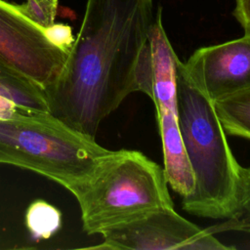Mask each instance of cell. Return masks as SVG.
Wrapping results in <instances>:
<instances>
[{"label":"cell","mask_w":250,"mask_h":250,"mask_svg":"<svg viewBox=\"0 0 250 250\" xmlns=\"http://www.w3.org/2000/svg\"><path fill=\"white\" fill-rule=\"evenodd\" d=\"M67 54L46 38L17 4L0 0V62L43 91L59 76Z\"/></svg>","instance_id":"obj_7"},{"label":"cell","mask_w":250,"mask_h":250,"mask_svg":"<svg viewBox=\"0 0 250 250\" xmlns=\"http://www.w3.org/2000/svg\"><path fill=\"white\" fill-rule=\"evenodd\" d=\"M43 32L50 43L68 54L75 39L72 34V28L69 24L54 22L44 28Z\"/></svg>","instance_id":"obj_13"},{"label":"cell","mask_w":250,"mask_h":250,"mask_svg":"<svg viewBox=\"0 0 250 250\" xmlns=\"http://www.w3.org/2000/svg\"><path fill=\"white\" fill-rule=\"evenodd\" d=\"M58 5V0H25L17 7L24 17L44 29L55 22Z\"/></svg>","instance_id":"obj_12"},{"label":"cell","mask_w":250,"mask_h":250,"mask_svg":"<svg viewBox=\"0 0 250 250\" xmlns=\"http://www.w3.org/2000/svg\"><path fill=\"white\" fill-rule=\"evenodd\" d=\"M26 226L33 237L49 238L61 227L62 214L50 203L44 200H35L27 208Z\"/></svg>","instance_id":"obj_10"},{"label":"cell","mask_w":250,"mask_h":250,"mask_svg":"<svg viewBox=\"0 0 250 250\" xmlns=\"http://www.w3.org/2000/svg\"><path fill=\"white\" fill-rule=\"evenodd\" d=\"M102 244L91 248L113 250H229L209 229L179 215L174 208H161L109 229L101 234Z\"/></svg>","instance_id":"obj_6"},{"label":"cell","mask_w":250,"mask_h":250,"mask_svg":"<svg viewBox=\"0 0 250 250\" xmlns=\"http://www.w3.org/2000/svg\"><path fill=\"white\" fill-rule=\"evenodd\" d=\"M21 108L27 107H22L16 104L13 100L0 94V119L11 118Z\"/></svg>","instance_id":"obj_15"},{"label":"cell","mask_w":250,"mask_h":250,"mask_svg":"<svg viewBox=\"0 0 250 250\" xmlns=\"http://www.w3.org/2000/svg\"><path fill=\"white\" fill-rule=\"evenodd\" d=\"M181 136L193 172L194 188L182 198L183 209L209 219H231L238 209L240 165L228 144L214 104L177 63Z\"/></svg>","instance_id":"obj_2"},{"label":"cell","mask_w":250,"mask_h":250,"mask_svg":"<svg viewBox=\"0 0 250 250\" xmlns=\"http://www.w3.org/2000/svg\"><path fill=\"white\" fill-rule=\"evenodd\" d=\"M183 67L213 103L250 90V35L199 48Z\"/></svg>","instance_id":"obj_8"},{"label":"cell","mask_w":250,"mask_h":250,"mask_svg":"<svg viewBox=\"0 0 250 250\" xmlns=\"http://www.w3.org/2000/svg\"><path fill=\"white\" fill-rule=\"evenodd\" d=\"M109 151L49 111L21 108L13 117L0 119V164L34 172L68 191Z\"/></svg>","instance_id":"obj_4"},{"label":"cell","mask_w":250,"mask_h":250,"mask_svg":"<svg viewBox=\"0 0 250 250\" xmlns=\"http://www.w3.org/2000/svg\"><path fill=\"white\" fill-rule=\"evenodd\" d=\"M239 230L250 232V166L240 167L238 209L236 215L218 227L216 230Z\"/></svg>","instance_id":"obj_11"},{"label":"cell","mask_w":250,"mask_h":250,"mask_svg":"<svg viewBox=\"0 0 250 250\" xmlns=\"http://www.w3.org/2000/svg\"><path fill=\"white\" fill-rule=\"evenodd\" d=\"M154 19L153 0H87L66 61L44 90L49 112L96 139L101 122L139 92Z\"/></svg>","instance_id":"obj_1"},{"label":"cell","mask_w":250,"mask_h":250,"mask_svg":"<svg viewBox=\"0 0 250 250\" xmlns=\"http://www.w3.org/2000/svg\"><path fill=\"white\" fill-rule=\"evenodd\" d=\"M178 61L179 58L162 24V8L158 6L148 36V97L156 109L168 185L183 198L193 191L194 176L185 150L179 124Z\"/></svg>","instance_id":"obj_5"},{"label":"cell","mask_w":250,"mask_h":250,"mask_svg":"<svg viewBox=\"0 0 250 250\" xmlns=\"http://www.w3.org/2000/svg\"><path fill=\"white\" fill-rule=\"evenodd\" d=\"M213 104L226 133L250 140V90Z\"/></svg>","instance_id":"obj_9"},{"label":"cell","mask_w":250,"mask_h":250,"mask_svg":"<svg viewBox=\"0 0 250 250\" xmlns=\"http://www.w3.org/2000/svg\"><path fill=\"white\" fill-rule=\"evenodd\" d=\"M69 192L88 234L101 235L157 209L174 208L164 168L137 150H110Z\"/></svg>","instance_id":"obj_3"},{"label":"cell","mask_w":250,"mask_h":250,"mask_svg":"<svg viewBox=\"0 0 250 250\" xmlns=\"http://www.w3.org/2000/svg\"><path fill=\"white\" fill-rule=\"evenodd\" d=\"M233 17L244 30V34L250 35V0H234Z\"/></svg>","instance_id":"obj_14"}]
</instances>
